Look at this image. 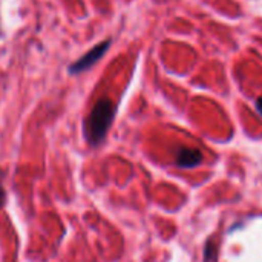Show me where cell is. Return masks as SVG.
<instances>
[{
    "mask_svg": "<svg viewBox=\"0 0 262 262\" xmlns=\"http://www.w3.org/2000/svg\"><path fill=\"white\" fill-rule=\"evenodd\" d=\"M115 115V106L109 98H101L84 121V137L91 146H97L106 137Z\"/></svg>",
    "mask_w": 262,
    "mask_h": 262,
    "instance_id": "1",
    "label": "cell"
},
{
    "mask_svg": "<svg viewBox=\"0 0 262 262\" xmlns=\"http://www.w3.org/2000/svg\"><path fill=\"white\" fill-rule=\"evenodd\" d=\"M109 45H111V41L109 40H106V41H103V43H100V45H97L94 49H91L86 55H83L77 63H74L71 68H69V71L72 72V74H80V72H83V71H86V69H89L91 66H94L104 54H106V51H107V48H109Z\"/></svg>",
    "mask_w": 262,
    "mask_h": 262,
    "instance_id": "2",
    "label": "cell"
},
{
    "mask_svg": "<svg viewBox=\"0 0 262 262\" xmlns=\"http://www.w3.org/2000/svg\"><path fill=\"white\" fill-rule=\"evenodd\" d=\"M203 161V154L196 149H187V147H183L178 150V155H177V164L180 167H184V169H190V167H196L200 163Z\"/></svg>",
    "mask_w": 262,
    "mask_h": 262,
    "instance_id": "3",
    "label": "cell"
},
{
    "mask_svg": "<svg viewBox=\"0 0 262 262\" xmlns=\"http://www.w3.org/2000/svg\"><path fill=\"white\" fill-rule=\"evenodd\" d=\"M256 109H258V112L262 115V97H259V98L256 100Z\"/></svg>",
    "mask_w": 262,
    "mask_h": 262,
    "instance_id": "4",
    "label": "cell"
},
{
    "mask_svg": "<svg viewBox=\"0 0 262 262\" xmlns=\"http://www.w3.org/2000/svg\"><path fill=\"white\" fill-rule=\"evenodd\" d=\"M2 200H3V189L0 187V204H2Z\"/></svg>",
    "mask_w": 262,
    "mask_h": 262,
    "instance_id": "5",
    "label": "cell"
}]
</instances>
